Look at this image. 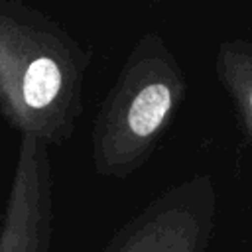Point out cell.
I'll return each instance as SVG.
<instances>
[{
	"mask_svg": "<svg viewBox=\"0 0 252 252\" xmlns=\"http://www.w3.org/2000/svg\"><path fill=\"white\" fill-rule=\"evenodd\" d=\"M93 51L49 14L0 0V114L45 146L67 142L83 114Z\"/></svg>",
	"mask_w": 252,
	"mask_h": 252,
	"instance_id": "1",
	"label": "cell"
},
{
	"mask_svg": "<svg viewBox=\"0 0 252 252\" xmlns=\"http://www.w3.org/2000/svg\"><path fill=\"white\" fill-rule=\"evenodd\" d=\"M187 93L183 69L156 32L126 55L93 122V163L98 173L126 177L154 152Z\"/></svg>",
	"mask_w": 252,
	"mask_h": 252,
	"instance_id": "2",
	"label": "cell"
},
{
	"mask_svg": "<svg viewBox=\"0 0 252 252\" xmlns=\"http://www.w3.org/2000/svg\"><path fill=\"white\" fill-rule=\"evenodd\" d=\"M215 213L213 177L195 175L156 201L114 252H205Z\"/></svg>",
	"mask_w": 252,
	"mask_h": 252,
	"instance_id": "3",
	"label": "cell"
},
{
	"mask_svg": "<svg viewBox=\"0 0 252 252\" xmlns=\"http://www.w3.org/2000/svg\"><path fill=\"white\" fill-rule=\"evenodd\" d=\"M51 222V165L47 146L20 136L16 171L0 230V252H47Z\"/></svg>",
	"mask_w": 252,
	"mask_h": 252,
	"instance_id": "4",
	"label": "cell"
},
{
	"mask_svg": "<svg viewBox=\"0 0 252 252\" xmlns=\"http://www.w3.org/2000/svg\"><path fill=\"white\" fill-rule=\"evenodd\" d=\"M215 73L234 106L244 138L252 144V37L220 41L215 55Z\"/></svg>",
	"mask_w": 252,
	"mask_h": 252,
	"instance_id": "5",
	"label": "cell"
}]
</instances>
